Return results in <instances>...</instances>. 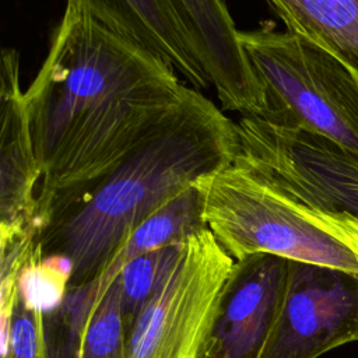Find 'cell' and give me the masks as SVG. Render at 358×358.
I'll use <instances>...</instances> for the list:
<instances>
[{"instance_id":"6da1fadb","label":"cell","mask_w":358,"mask_h":358,"mask_svg":"<svg viewBox=\"0 0 358 358\" xmlns=\"http://www.w3.org/2000/svg\"><path fill=\"white\" fill-rule=\"evenodd\" d=\"M192 88L140 43L67 1L36 77L25 90L42 171L38 217L101 178L161 130Z\"/></svg>"},{"instance_id":"7a4b0ae2","label":"cell","mask_w":358,"mask_h":358,"mask_svg":"<svg viewBox=\"0 0 358 358\" xmlns=\"http://www.w3.org/2000/svg\"><path fill=\"white\" fill-rule=\"evenodd\" d=\"M238 150L236 123L192 88L161 130L109 172L52 206L39 238L42 256L69 260V285L94 282L144 220L228 166Z\"/></svg>"},{"instance_id":"3957f363","label":"cell","mask_w":358,"mask_h":358,"mask_svg":"<svg viewBox=\"0 0 358 358\" xmlns=\"http://www.w3.org/2000/svg\"><path fill=\"white\" fill-rule=\"evenodd\" d=\"M196 185L207 228L235 262L266 253L358 274L354 252L313 210L242 155Z\"/></svg>"},{"instance_id":"277c9868","label":"cell","mask_w":358,"mask_h":358,"mask_svg":"<svg viewBox=\"0 0 358 358\" xmlns=\"http://www.w3.org/2000/svg\"><path fill=\"white\" fill-rule=\"evenodd\" d=\"M239 39L264 94L257 115L329 141L358 182V83L323 49L289 31L262 27Z\"/></svg>"},{"instance_id":"5b68a950","label":"cell","mask_w":358,"mask_h":358,"mask_svg":"<svg viewBox=\"0 0 358 358\" xmlns=\"http://www.w3.org/2000/svg\"><path fill=\"white\" fill-rule=\"evenodd\" d=\"M234 264L208 228L190 235L137 317L127 358H197Z\"/></svg>"},{"instance_id":"8992f818","label":"cell","mask_w":358,"mask_h":358,"mask_svg":"<svg viewBox=\"0 0 358 358\" xmlns=\"http://www.w3.org/2000/svg\"><path fill=\"white\" fill-rule=\"evenodd\" d=\"M358 340V274L289 260L277 322L260 358H319Z\"/></svg>"},{"instance_id":"52a82bcc","label":"cell","mask_w":358,"mask_h":358,"mask_svg":"<svg viewBox=\"0 0 358 358\" xmlns=\"http://www.w3.org/2000/svg\"><path fill=\"white\" fill-rule=\"evenodd\" d=\"M289 260L253 255L236 260L197 358H260L280 315Z\"/></svg>"},{"instance_id":"ba28073f","label":"cell","mask_w":358,"mask_h":358,"mask_svg":"<svg viewBox=\"0 0 358 358\" xmlns=\"http://www.w3.org/2000/svg\"><path fill=\"white\" fill-rule=\"evenodd\" d=\"M20 71V53L4 49L0 63V232L42 234L38 217L42 171Z\"/></svg>"},{"instance_id":"9c48e42d","label":"cell","mask_w":358,"mask_h":358,"mask_svg":"<svg viewBox=\"0 0 358 358\" xmlns=\"http://www.w3.org/2000/svg\"><path fill=\"white\" fill-rule=\"evenodd\" d=\"M166 1L194 42L222 108L259 115L264 108V94L224 0Z\"/></svg>"},{"instance_id":"30bf717a","label":"cell","mask_w":358,"mask_h":358,"mask_svg":"<svg viewBox=\"0 0 358 358\" xmlns=\"http://www.w3.org/2000/svg\"><path fill=\"white\" fill-rule=\"evenodd\" d=\"M98 21L140 43L179 71L192 85L210 81L194 42L166 0H67Z\"/></svg>"},{"instance_id":"8fae6325","label":"cell","mask_w":358,"mask_h":358,"mask_svg":"<svg viewBox=\"0 0 358 358\" xmlns=\"http://www.w3.org/2000/svg\"><path fill=\"white\" fill-rule=\"evenodd\" d=\"M287 27L327 52L358 83V0H267Z\"/></svg>"},{"instance_id":"7c38bea8","label":"cell","mask_w":358,"mask_h":358,"mask_svg":"<svg viewBox=\"0 0 358 358\" xmlns=\"http://www.w3.org/2000/svg\"><path fill=\"white\" fill-rule=\"evenodd\" d=\"M204 228H207V224L203 215L201 193L194 183L154 211L130 234L123 246L112 257L105 271L95 280V302L99 301L117 278L127 262L147 252L182 243L190 235Z\"/></svg>"},{"instance_id":"4fadbf2b","label":"cell","mask_w":358,"mask_h":358,"mask_svg":"<svg viewBox=\"0 0 358 358\" xmlns=\"http://www.w3.org/2000/svg\"><path fill=\"white\" fill-rule=\"evenodd\" d=\"M20 273H3L1 358H48L45 309L35 303L18 280Z\"/></svg>"},{"instance_id":"5bb4252c","label":"cell","mask_w":358,"mask_h":358,"mask_svg":"<svg viewBox=\"0 0 358 358\" xmlns=\"http://www.w3.org/2000/svg\"><path fill=\"white\" fill-rule=\"evenodd\" d=\"M185 242L147 252L123 266L117 280L122 295V312L129 337L141 310L159 289L176 263Z\"/></svg>"},{"instance_id":"9a60e30c","label":"cell","mask_w":358,"mask_h":358,"mask_svg":"<svg viewBox=\"0 0 358 358\" xmlns=\"http://www.w3.org/2000/svg\"><path fill=\"white\" fill-rule=\"evenodd\" d=\"M127 348L129 330L116 278L91 308L83 329L78 358H127Z\"/></svg>"},{"instance_id":"2e32d148","label":"cell","mask_w":358,"mask_h":358,"mask_svg":"<svg viewBox=\"0 0 358 358\" xmlns=\"http://www.w3.org/2000/svg\"><path fill=\"white\" fill-rule=\"evenodd\" d=\"M95 282L69 285L60 303L45 310L48 358H78L84 324L95 302Z\"/></svg>"}]
</instances>
